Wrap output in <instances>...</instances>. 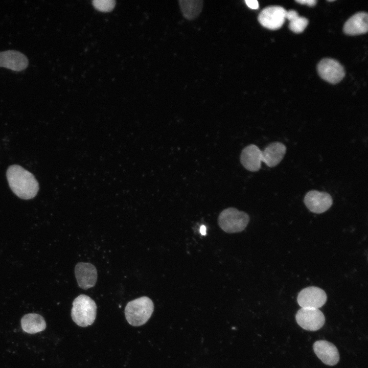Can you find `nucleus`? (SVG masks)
<instances>
[{"mask_svg": "<svg viewBox=\"0 0 368 368\" xmlns=\"http://www.w3.org/2000/svg\"><path fill=\"white\" fill-rule=\"evenodd\" d=\"M9 187L19 198L28 200L34 198L39 190V184L31 172L18 165L9 166L6 172Z\"/></svg>", "mask_w": 368, "mask_h": 368, "instance_id": "f257e3e1", "label": "nucleus"}, {"mask_svg": "<svg viewBox=\"0 0 368 368\" xmlns=\"http://www.w3.org/2000/svg\"><path fill=\"white\" fill-rule=\"evenodd\" d=\"M153 310L152 300L148 297L142 296L127 303L125 308V315L130 325L137 327L146 323Z\"/></svg>", "mask_w": 368, "mask_h": 368, "instance_id": "f03ea898", "label": "nucleus"}, {"mask_svg": "<svg viewBox=\"0 0 368 368\" xmlns=\"http://www.w3.org/2000/svg\"><path fill=\"white\" fill-rule=\"evenodd\" d=\"M95 301L85 294L78 296L73 302L71 317L79 326L86 327L93 324L97 314Z\"/></svg>", "mask_w": 368, "mask_h": 368, "instance_id": "7ed1b4c3", "label": "nucleus"}, {"mask_svg": "<svg viewBox=\"0 0 368 368\" xmlns=\"http://www.w3.org/2000/svg\"><path fill=\"white\" fill-rule=\"evenodd\" d=\"M249 221L248 215L234 208L223 210L219 214L218 222L220 227L227 233H235L243 231Z\"/></svg>", "mask_w": 368, "mask_h": 368, "instance_id": "20e7f679", "label": "nucleus"}, {"mask_svg": "<svg viewBox=\"0 0 368 368\" xmlns=\"http://www.w3.org/2000/svg\"><path fill=\"white\" fill-rule=\"evenodd\" d=\"M298 325L308 331H317L320 329L325 322V317L319 309L301 308L295 315Z\"/></svg>", "mask_w": 368, "mask_h": 368, "instance_id": "39448f33", "label": "nucleus"}, {"mask_svg": "<svg viewBox=\"0 0 368 368\" xmlns=\"http://www.w3.org/2000/svg\"><path fill=\"white\" fill-rule=\"evenodd\" d=\"M317 68L319 76L332 84L339 82L345 76L343 67L334 59H323L318 63Z\"/></svg>", "mask_w": 368, "mask_h": 368, "instance_id": "423d86ee", "label": "nucleus"}, {"mask_svg": "<svg viewBox=\"0 0 368 368\" xmlns=\"http://www.w3.org/2000/svg\"><path fill=\"white\" fill-rule=\"evenodd\" d=\"M286 10L279 6H271L263 9L258 19L260 24L270 30L280 29L284 24Z\"/></svg>", "mask_w": 368, "mask_h": 368, "instance_id": "0eeeda50", "label": "nucleus"}, {"mask_svg": "<svg viewBox=\"0 0 368 368\" xmlns=\"http://www.w3.org/2000/svg\"><path fill=\"white\" fill-rule=\"evenodd\" d=\"M327 295L323 289L316 287H308L302 290L297 301L302 308L319 309L327 301Z\"/></svg>", "mask_w": 368, "mask_h": 368, "instance_id": "6e6552de", "label": "nucleus"}, {"mask_svg": "<svg viewBox=\"0 0 368 368\" xmlns=\"http://www.w3.org/2000/svg\"><path fill=\"white\" fill-rule=\"evenodd\" d=\"M304 202L311 212L321 214L332 206L333 200L329 193L313 190L306 193Z\"/></svg>", "mask_w": 368, "mask_h": 368, "instance_id": "1a4fd4ad", "label": "nucleus"}, {"mask_svg": "<svg viewBox=\"0 0 368 368\" xmlns=\"http://www.w3.org/2000/svg\"><path fill=\"white\" fill-rule=\"evenodd\" d=\"M75 277L79 286L83 289L94 287L97 280V271L89 263L79 262L75 267Z\"/></svg>", "mask_w": 368, "mask_h": 368, "instance_id": "9d476101", "label": "nucleus"}, {"mask_svg": "<svg viewBox=\"0 0 368 368\" xmlns=\"http://www.w3.org/2000/svg\"><path fill=\"white\" fill-rule=\"evenodd\" d=\"M314 353L325 364L332 366L339 360V354L337 348L332 343L325 340H319L313 344Z\"/></svg>", "mask_w": 368, "mask_h": 368, "instance_id": "9b49d317", "label": "nucleus"}, {"mask_svg": "<svg viewBox=\"0 0 368 368\" xmlns=\"http://www.w3.org/2000/svg\"><path fill=\"white\" fill-rule=\"evenodd\" d=\"M27 57L15 50L0 52V67H4L14 71H21L28 65Z\"/></svg>", "mask_w": 368, "mask_h": 368, "instance_id": "f8f14e48", "label": "nucleus"}, {"mask_svg": "<svg viewBox=\"0 0 368 368\" xmlns=\"http://www.w3.org/2000/svg\"><path fill=\"white\" fill-rule=\"evenodd\" d=\"M240 162L247 170L255 172L261 168L262 163V151L254 144L246 146L241 151Z\"/></svg>", "mask_w": 368, "mask_h": 368, "instance_id": "ddd939ff", "label": "nucleus"}, {"mask_svg": "<svg viewBox=\"0 0 368 368\" xmlns=\"http://www.w3.org/2000/svg\"><path fill=\"white\" fill-rule=\"evenodd\" d=\"M368 30V14L365 12H358L345 22L343 31L348 35L365 34Z\"/></svg>", "mask_w": 368, "mask_h": 368, "instance_id": "4468645a", "label": "nucleus"}, {"mask_svg": "<svg viewBox=\"0 0 368 368\" xmlns=\"http://www.w3.org/2000/svg\"><path fill=\"white\" fill-rule=\"evenodd\" d=\"M286 151V147L283 143H271L262 151V162L269 167H275L282 160Z\"/></svg>", "mask_w": 368, "mask_h": 368, "instance_id": "2eb2a0df", "label": "nucleus"}, {"mask_svg": "<svg viewBox=\"0 0 368 368\" xmlns=\"http://www.w3.org/2000/svg\"><path fill=\"white\" fill-rule=\"evenodd\" d=\"M22 330L29 334H35L45 330L46 323L43 317L37 313H29L21 319Z\"/></svg>", "mask_w": 368, "mask_h": 368, "instance_id": "dca6fc26", "label": "nucleus"}, {"mask_svg": "<svg viewBox=\"0 0 368 368\" xmlns=\"http://www.w3.org/2000/svg\"><path fill=\"white\" fill-rule=\"evenodd\" d=\"M285 18L289 21V28L290 30L296 33L303 32L309 22L307 18L300 16L297 12L293 10L286 11Z\"/></svg>", "mask_w": 368, "mask_h": 368, "instance_id": "f3484780", "label": "nucleus"}, {"mask_svg": "<svg viewBox=\"0 0 368 368\" xmlns=\"http://www.w3.org/2000/svg\"><path fill=\"white\" fill-rule=\"evenodd\" d=\"M202 3L200 1H179L182 13L188 19H193L199 14L202 9Z\"/></svg>", "mask_w": 368, "mask_h": 368, "instance_id": "a211bd4d", "label": "nucleus"}, {"mask_svg": "<svg viewBox=\"0 0 368 368\" xmlns=\"http://www.w3.org/2000/svg\"><path fill=\"white\" fill-rule=\"evenodd\" d=\"M114 0H94L93 1L94 6L98 10L107 11L111 10L115 5Z\"/></svg>", "mask_w": 368, "mask_h": 368, "instance_id": "6ab92c4d", "label": "nucleus"}, {"mask_svg": "<svg viewBox=\"0 0 368 368\" xmlns=\"http://www.w3.org/2000/svg\"><path fill=\"white\" fill-rule=\"evenodd\" d=\"M245 2L247 6L252 9H257L259 8V3L257 0H246Z\"/></svg>", "mask_w": 368, "mask_h": 368, "instance_id": "aec40b11", "label": "nucleus"}, {"mask_svg": "<svg viewBox=\"0 0 368 368\" xmlns=\"http://www.w3.org/2000/svg\"><path fill=\"white\" fill-rule=\"evenodd\" d=\"M295 1L301 4L306 5L310 7L315 6L317 2L316 0H296Z\"/></svg>", "mask_w": 368, "mask_h": 368, "instance_id": "412c9836", "label": "nucleus"}, {"mask_svg": "<svg viewBox=\"0 0 368 368\" xmlns=\"http://www.w3.org/2000/svg\"><path fill=\"white\" fill-rule=\"evenodd\" d=\"M205 231H206V227H205V226L204 225H202V226L200 227V232L201 234L202 235H205V233H206V232H205Z\"/></svg>", "mask_w": 368, "mask_h": 368, "instance_id": "4be33fe9", "label": "nucleus"}, {"mask_svg": "<svg viewBox=\"0 0 368 368\" xmlns=\"http://www.w3.org/2000/svg\"><path fill=\"white\" fill-rule=\"evenodd\" d=\"M328 1V2H333V1Z\"/></svg>", "mask_w": 368, "mask_h": 368, "instance_id": "5701e85b", "label": "nucleus"}]
</instances>
